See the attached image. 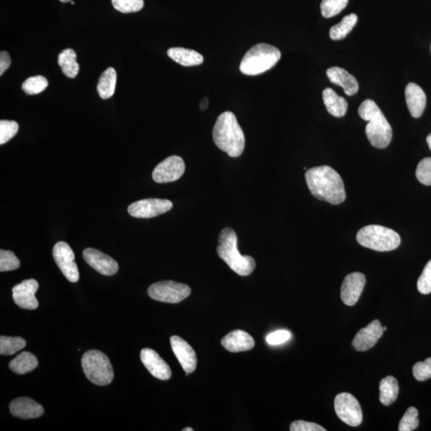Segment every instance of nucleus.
Returning a JSON list of instances; mask_svg holds the SVG:
<instances>
[{"mask_svg":"<svg viewBox=\"0 0 431 431\" xmlns=\"http://www.w3.org/2000/svg\"><path fill=\"white\" fill-rule=\"evenodd\" d=\"M366 283L365 276L361 273L347 275L341 286V300L347 306H354L358 302Z\"/></svg>","mask_w":431,"mask_h":431,"instance_id":"17","label":"nucleus"},{"mask_svg":"<svg viewBox=\"0 0 431 431\" xmlns=\"http://www.w3.org/2000/svg\"><path fill=\"white\" fill-rule=\"evenodd\" d=\"M379 400L384 406H389L397 399L399 384L397 379L393 376H387L382 379L379 384Z\"/></svg>","mask_w":431,"mask_h":431,"instance_id":"27","label":"nucleus"},{"mask_svg":"<svg viewBox=\"0 0 431 431\" xmlns=\"http://www.w3.org/2000/svg\"><path fill=\"white\" fill-rule=\"evenodd\" d=\"M53 258L61 273L72 283L79 280L78 266L75 261V253L70 245L64 241H59L54 246Z\"/></svg>","mask_w":431,"mask_h":431,"instance_id":"10","label":"nucleus"},{"mask_svg":"<svg viewBox=\"0 0 431 431\" xmlns=\"http://www.w3.org/2000/svg\"><path fill=\"white\" fill-rule=\"evenodd\" d=\"M291 337V333L286 330H280L271 333L266 337V341L269 345H279L289 341Z\"/></svg>","mask_w":431,"mask_h":431,"instance_id":"40","label":"nucleus"},{"mask_svg":"<svg viewBox=\"0 0 431 431\" xmlns=\"http://www.w3.org/2000/svg\"><path fill=\"white\" fill-rule=\"evenodd\" d=\"M213 138L215 145L231 157L242 155L245 147V137L242 129L233 112L225 111L216 122Z\"/></svg>","mask_w":431,"mask_h":431,"instance_id":"2","label":"nucleus"},{"mask_svg":"<svg viewBox=\"0 0 431 431\" xmlns=\"http://www.w3.org/2000/svg\"><path fill=\"white\" fill-rule=\"evenodd\" d=\"M10 65H11V58L7 51H1L0 53V75H3Z\"/></svg>","mask_w":431,"mask_h":431,"instance_id":"42","label":"nucleus"},{"mask_svg":"<svg viewBox=\"0 0 431 431\" xmlns=\"http://www.w3.org/2000/svg\"><path fill=\"white\" fill-rule=\"evenodd\" d=\"M172 350L176 356L183 370L186 373H193L197 368V356L193 347L183 338L178 336L171 338Z\"/></svg>","mask_w":431,"mask_h":431,"instance_id":"16","label":"nucleus"},{"mask_svg":"<svg viewBox=\"0 0 431 431\" xmlns=\"http://www.w3.org/2000/svg\"><path fill=\"white\" fill-rule=\"evenodd\" d=\"M383 332L381 322L378 320H374L357 333L352 341V345L358 352H366L376 345L383 335Z\"/></svg>","mask_w":431,"mask_h":431,"instance_id":"18","label":"nucleus"},{"mask_svg":"<svg viewBox=\"0 0 431 431\" xmlns=\"http://www.w3.org/2000/svg\"><path fill=\"white\" fill-rule=\"evenodd\" d=\"M323 100L331 115L341 117L346 115L348 107L346 99L332 89L326 88L323 91Z\"/></svg>","mask_w":431,"mask_h":431,"instance_id":"23","label":"nucleus"},{"mask_svg":"<svg viewBox=\"0 0 431 431\" xmlns=\"http://www.w3.org/2000/svg\"><path fill=\"white\" fill-rule=\"evenodd\" d=\"M280 58V51L274 46L256 44L245 55L240 64V70L241 73L249 76L263 74L273 68Z\"/></svg>","mask_w":431,"mask_h":431,"instance_id":"5","label":"nucleus"},{"mask_svg":"<svg viewBox=\"0 0 431 431\" xmlns=\"http://www.w3.org/2000/svg\"><path fill=\"white\" fill-rule=\"evenodd\" d=\"M48 86V81L42 75L30 77L24 82L22 89L26 94L34 95L42 93Z\"/></svg>","mask_w":431,"mask_h":431,"instance_id":"31","label":"nucleus"},{"mask_svg":"<svg viewBox=\"0 0 431 431\" xmlns=\"http://www.w3.org/2000/svg\"><path fill=\"white\" fill-rule=\"evenodd\" d=\"M416 178L425 186H431V157H425L419 163Z\"/></svg>","mask_w":431,"mask_h":431,"instance_id":"37","label":"nucleus"},{"mask_svg":"<svg viewBox=\"0 0 431 431\" xmlns=\"http://www.w3.org/2000/svg\"><path fill=\"white\" fill-rule=\"evenodd\" d=\"M413 374L418 381H425L431 378V357L425 359L424 362H419L414 364Z\"/></svg>","mask_w":431,"mask_h":431,"instance_id":"38","label":"nucleus"},{"mask_svg":"<svg viewBox=\"0 0 431 431\" xmlns=\"http://www.w3.org/2000/svg\"><path fill=\"white\" fill-rule=\"evenodd\" d=\"M427 142H428V144L429 148L430 149V151H431V133H430V135H429L428 136V137H427Z\"/></svg>","mask_w":431,"mask_h":431,"instance_id":"44","label":"nucleus"},{"mask_svg":"<svg viewBox=\"0 0 431 431\" xmlns=\"http://www.w3.org/2000/svg\"><path fill=\"white\" fill-rule=\"evenodd\" d=\"M19 124L15 121H0V145L7 143L17 135Z\"/></svg>","mask_w":431,"mask_h":431,"instance_id":"36","label":"nucleus"},{"mask_svg":"<svg viewBox=\"0 0 431 431\" xmlns=\"http://www.w3.org/2000/svg\"><path fill=\"white\" fill-rule=\"evenodd\" d=\"M218 254L236 274L246 276L256 268V261L250 256H242L238 249V236L234 230L225 228L219 235Z\"/></svg>","mask_w":431,"mask_h":431,"instance_id":"4","label":"nucleus"},{"mask_svg":"<svg viewBox=\"0 0 431 431\" xmlns=\"http://www.w3.org/2000/svg\"><path fill=\"white\" fill-rule=\"evenodd\" d=\"M305 179L311 193L318 200L332 204L345 201V183L334 169L322 166L307 169Z\"/></svg>","mask_w":431,"mask_h":431,"instance_id":"1","label":"nucleus"},{"mask_svg":"<svg viewBox=\"0 0 431 431\" xmlns=\"http://www.w3.org/2000/svg\"><path fill=\"white\" fill-rule=\"evenodd\" d=\"M419 412L415 408H409L406 413L404 414L399 425V431H412L419 427V420L418 419Z\"/></svg>","mask_w":431,"mask_h":431,"instance_id":"33","label":"nucleus"},{"mask_svg":"<svg viewBox=\"0 0 431 431\" xmlns=\"http://www.w3.org/2000/svg\"><path fill=\"white\" fill-rule=\"evenodd\" d=\"M191 294V287L173 280L157 282L148 289V295L151 298L169 304H178Z\"/></svg>","mask_w":431,"mask_h":431,"instance_id":"8","label":"nucleus"},{"mask_svg":"<svg viewBox=\"0 0 431 431\" xmlns=\"http://www.w3.org/2000/svg\"><path fill=\"white\" fill-rule=\"evenodd\" d=\"M141 361L153 377L161 381H168L172 376L171 369L158 354L151 348H144L141 352Z\"/></svg>","mask_w":431,"mask_h":431,"instance_id":"15","label":"nucleus"},{"mask_svg":"<svg viewBox=\"0 0 431 431\" xmlns=\"http://www.w3.org/2000/svg\"><path fill=\"white\" fill-rule=\"evenodd\" d=\"M116 83L117 73L114 68H109L102 74L97 90L102 99H110L114 95Z\"/></svg>","mask_w":431,"mask_h":431,"instance_id":"26","label":"nucleus"},{"mask_svg":"<svg viewBox=\"0 0 431 431\" xmlns=\"http://www.w3.org/2000/svg\"><path fill=\"white\" fill-rule=\"evenodd\" d=\"M37 357L29 352L20 353L9 363L11 370L18 374H24L35 370L38 367Z\"/></svg>","mask_w":431,"mask_h":431,"instance_id":"25","label":"nucleus"},{"mask_svg":"<svg viewBox=\"0 0 431 431\" xmlns=\"http://www.w3.org/2000/svg\"><path fill=\"white\" fill-rule=\"evenodd\" d=\"M405 96L410 115L415 119L422 116L427 104V97L423 90L417 84L410 83L406 87Z\"/></svg>","mask_w":431,"mask_h":431,"instance_id":"22","label":"nucleus"},{"mask_svg":"<svg viewBox=\"0 0 431 431\" xmlns=\"http://www.w3.org/2000/svg\"><path fill=\"white\" fill-rule=\"evenodd\" d=\"M20 266V261L17 256L12 251L0 250V271H13L18 269Z\"/></svg>","mask_w":431,"mask_h":431,"instance_id":"34","label":"nucleus"},{"mask_svg":"<svg viewBox=\"0 0 431 431\" xmlns=\"http://www.w3.org/2000/svg\"><path fill=\"white\" fill-rule=\"evenodd\" d=\"M327 75L331 83L342 87L348 96L356 95L358 90V84L352 75L346 70L334 66L327 70Z\"/></svg>","mask_w":431,"mask_h":431,"instance_id":"21","label":"nucleus"},{"mask_svg":"<svg viewBox=\"0 0 431 431\" xmlns=\"http://www.w3.org/2000/svg\"><path fill=\"white\" fill-rule=\"evenodd\" d=\"M357 21L358 17L356 14L346 15L340 23L333 26L330 29V38L333 40H341L346 38L355 27Z\"/></svg>","mask_w":431,"mask_h":431,"instance_id":"29","label":"nucleus"},{"mask_svg":"<svg viewBox=\"0 0 431 431\" xmlns=\"http://www.w3.org/2000/svg\"><path fill=\"white\" fill-rule=\"evenodd\" d=\"M82 367L87 379L99 386L112 383L115 373L109 358L99 350L86 352L82 358Z\"/></svg>","mask_w":431,"mask_h":431,"instance_id":"7","label":"nucleus"},{"mask_svg":"<svg viewBox=\"0 0 431 431\" xmlns=\"http://www.w3.org/2000/svg\"><path fill=\"white\" fill-rule=\"evenodd\" d=\"M348 0H323L321 13L325 18H332L340 14L347 7Z\"/></svg>","mask_w":431,"mask_h":431,"instance_id":"32","label":"nucleus"},{"mask_svg":"<svg viewBox=\"0 0 431 431\" xmlns=\"http://www.w3.org/2000/svg\"><path fill=\"white\" fill-rule=\"evenodd\" d=\"M209 99H207V97H204V99H203L201 102H200V109H201V111H207L209 106Z\"/></svg>","mask_w":431,"mask_h":431,"instance_id":"43","label":"nucleus"},{"mask_svg":"<svg viewBox=\"0 0 431 431\" xmlns=\"http://www.w3.org/2000/svg\"><path fill=\"white\" fill-rule=\"evenodd\" d=\"M10 412L15 417L23 419H37L44 414L40 404L29 398H18L10 403Z\"/></svg>","mask_w":431,"mask_h":431,"instance_id":"19","label":"nucleus"},{"mask_svg":"<svg viewBox=\"0 0 431 431\" xmlns=\"http://www.w3.org/2000/svg\"><path fill=\"white\" fill-rule=\"evenodd\" d=\"M222 345L230 352H246L254 347L255 341L249 333L235 330L222 338Z\"/></svg>","mask_w":431,"mask_h":431,"instance_id":"20","label":"nucleus"},{"mask_svg":"<svg viewBox=\"0 0 431 431\" xmlns=\"http://www.w3.org/2000/svg\"><path fill=\"white\" fill-rule=\"evenodd\" d=\"M169 58L183 66H198L203 64V56L193 50L183 48H172L167 51Z\"/></svg>","mask_w":431,"mask_h":431,"instance_id":"24","label":"nucleus"},{"mask_svg":"<svg viewBox=\"0 0 431 431\" xmlns=\"http://www.w3.org/2000/svg\"><path fill=\"white\" fill-rule=\"evenodd\" d=\"M83 255L86 262L102 275L113 276L119 271L117 261L99 250L86 249Z\"/></svg>","mask_w":431,"mask_h":431,"instance_id":"14","label":"nucleus"},{"mask_svg":"<svg viewBox=\"0 0 431 431\" xmlns=\"http://www.w3.org/2000/svg\"><path fill=\"white\" fill-rule=\"evenodd\" d=\"M356 240L363 247L378 251L396 249L401 243V238L395 231L376 224L359 230Z\"/></svg>","mask_w":431,"mask_h":431,"instance_id":"6","label":"nucleus"},{"mask_svg":"<svg viewBox=\"0 0 431 431\" xmlns=\"http://www.w3.org/2000/svg\"><path fill=\"white\" fill-rule=\"evenodd\" d=\"M113 6L122 13H133L141 11L144 0H111Z\"/></svg>","mask_w":431,"mask_h":431,"instance_id":"35","label":"nucleus"},{"mask_svg":"<svg viewBox=\"0 0 431 431\" xmlns=\"http://www.w3.org/2000/svg\"><path fill=\"white\" fill-rule=\"evenodd\" d=\"M383 331H386L387 330V327H383Z\"/></svg>","mask_w":431,"mask_h":431,"instance_id":"47","label":"nucleus"},{"mask_svg":"<svg viewBox=\"0 0 431 431\" xmlns=\"http://www.w3.org/2000/svg\"><path fill=\"white\" fill-rule=\"evenodd\" d=\"M358 113L361 119L368 122L365 132L372 145L378 149L387 147L392 142L393 133L381 108L373 100L367 99L359 106Z\"/></svg>","mask_w":431,"mask_h":431,"instance_id":"3","label":"nucleus"},{"mask_svg":"<svg viewBox=\"0 0 431 431\" xmlns=\"http://www.w3.org/2000/svg\"><path fill=\"white\" fill-rule=\"evenodd\" d=\"M186 169L181 157L171 156L165 159L153 171L152 177L157 183H168L182 178Z\"/></svg>","mask_w":431,"mask_h":431,"instance_id":"12","label":"nucleus"},{"mask_svg":"<svg viewBox=\"0 0 431 431\" xmlns=\"http://www.w3.org/2000/svg\"><path fill=\"white\" fill-rule=\"evenodd\" d=\"M334 407L338 417L343 423L351 427H358L362 423V409L357 399L352 394H338L335 399Z\"/></svg>","mask_w":431,"mask_h":431,"instance_id":"9","label":"nucleus"},{"mask_svg":"<svg viewBox=\"0 0 431 431\" xmlns=\"http://www.w3.org/2000/svg\"><path fill=\"white\" fill-rule=\"evenodd\" d=\"M183 431H193V429L191 428H184L182 430Z\"/></svg>","mask_w":431,"mask_h":431,"instance_id":"45","label":"nucleus"},{"mask_svg":"<svg viewBox=\"0 0 431 431\" xmlns=\"http://www.w3.org/2000/svg\"><path fill=\"white\" fill-rule=\"evenodd\" d=\"M39 289V283L34 279L25 280L12 289L13 300L23 309L34 310L39 307L35 294Z\"/></svg>","mask_w":431,"mask_h":431,"instance_id":"13","label":"nucleus"},{"mask_svg":"<svg viewBox=\"0 0 431 431\" xmlns=\"http://www.w3.org/2000/svg\"><path fill=\"white\" fill-rule=\"evenodd\" d=\"M417 287L420 294L424 295L431 294V260L425 265L423 274H421Z\"/></svg>","mask_w":431,"mask_h":431,"instance_id":"39","label":"nucleus"},{"mask_svg":"<svg viewBox=\"0 0 431 431\" xmlns=\"http://www.w3.org/2000/svg\"><path fill=\"white\" fill-rule=\"evenodd\" d=\"M59 1L61 3H68L72 1V0H59Z\"/></svg>","mask_w":431,"mask_h":431,"instance_id":"46","label":"nucleus"},{"mask_svg":"<svg viewBox=\"0 0 431 431\" xmlns=\"http://www.w3.org/2000/svg\"><path fill=\"white\" fill-rule=\"evenodd\" d=\"M173 208V203L169 200L150 198L132 203L128 207V213L133 218H152L165 213Z\"/></svg>","mask_w":431,"mask_h":431,"instance_id":"11","label":"nucleus"},{"mask_svg":"<svg viewBox=\"0 0 431 431\" xmlns=\"http://www.w3.org/2000/svg\"><path fill=\"white\" fill-rule=\"evenodd\" d=\"M77 55L73 49H66L59 55L58 63L63 73L68 78L74 79L79 74V64L76 61Z\"/></svg>","mask_w":431,"mask_h":431,"instance_id":"28","label":"nucleus"},{"mask_svg":"<svg viewBox=\"0 0 431 431\" xmlns=\"http://www.w3.org/2000/svg\"><path fill=\"white\" fill-rule=\"evenodd\" d=\"M27 345V341L21 337H0V354L2 356H12L22 350Z\"/></svg>","mask_w":431,"mask_h":431,"instance_id":"30","label":"nucleus"},{"mask_svg":"<svg viewBox=\"0 0 431 431\" xmlns=\"http://www.w3.org/2000/svg\"><path fill=\"white\" fill-rule=\"evenodd\" d=\"M291 431H326L325 428L314 423L305 422V421H295L290 425Z\"/></svg>","mask_w":431,"mask_h":431,"instance_id":"41","label":"nucleus"}]
</instances>
